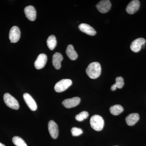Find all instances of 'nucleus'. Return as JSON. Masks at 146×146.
I'll use <instances>...</instances> for the list:
<instances>
[{
	"mask_svg": "<svg viewBox=\"0 0 146 146\" xmlns=\"http://www.w3.org/2000/svg\"><path fill=\"white\" fill-rule=\"evenodd\" d=\"M0 146H5V145H4V144H3L2 143H0Z\"/></svg>",
	"mask_w": 146,
	"mask_h": 146,
	"instance_id": "25",
	"label": "nucleus"
},
{
	"mask_svg": "<svg viewBox=\"0 0 146 146\" xmlns=\"http://www.w3.org/2000/svg\"><path fill=\"white\" fill-rule=\"evenodd\" d=\"M66 53L68 57L71 60H76L78 56L77 53L74 49V46H73V45L71 44L68 45V47H67Z\"/></svg>",
	"mask_w": 146,
	"mask_h": 146,
	"instance_id": "17",
	"label": "nucleus"
},
{
	"mask_svg": "<svg viewBox=\"0 0 146 146\" xmlns=\"http://www.w3.org/2000/svg\"><path fill=\"white\" fill-rule=\"evenodd\" d=\"M115 84L117 88L121 89L124 85L123 78L121 76L116 78V82Z\"/></svg>",
	"mask_w": 146,
	"mask_h": 146,
	"instance_id": "22",
	"label": "nucleus"
},
{
	"mask_svg": "<svg viewBox=\"0 0 146 146\" xmlns=\"http://www.w3.org/2000/svg\"><path fill=\"white\" fill-rule=\"evenodd\" d=\"M89 116V113L86 111H82L78 115H76L75 117L76 119L78 121H82L83 120L86 119Z\"/></svg>",
	"mask_w": 146,
	"mask_h": 146,
	"instance_id": "21",
	"label": "nucleus"
},
{
	"mask_svg": "<svg viewBox=\"0 0 146 146\" xmlns=\"http://www.w3.org/2000/svg\"><path fill=\"white\" fill-rule=\"evenodd\" d=\"M72 82L69 79H64L58 82L54 86L55 91L58 93H60L65 91L72 85Z\"/></svg>",
	"mask_w": 146,
	"mask_h": 146,
	"instance_id": "4",
	"label": "nucleus"
},
{
	"mask_svg": "<svg viewBox=\"0 0 146 146\" xmlns=\"http://www.w3.org/2000/svg\"><path fill=\"white\" fill-rule=\"evenodd\" d=\"M101 70L100 64L98 62H93L86 68V73L90 78L95 79L100 75Z\"/></svg>",
	"mask_w": 146,
	"mask_h": 146,
	"instance_id": "1",
	"label": "nucleus"
},
{
	"mask_svg": "<svg viewBox=\"0 0 146 146\" xmlns=\"http://www.w3.org/2000/svg\"><path fill=\"white\" fill-rule=\"evenodd\" d=\"M71 133L73 136H79L83 133V131L79 128L73 127L71 129Z\"/></svg>",
	"mask_w": 146,
	"mask_h": 146,
	"instance_id": "23",
	"label": "nucleus"
},
{
	"mask_svg": "<svg viewBox=\"0 0 146 146\" xmlns=\"http://www.w3.org/2000/svg\"><path fill=\"white\" fill-rule=\"evenodd\" d=\"M23 98L24 100L30 109L32 111H35L37 109L36 102L30 94L25 93L23 95Z\"/></svg>",
	"mask_w": 146,
	"mask_h": 146,
	"instance_id": "11",
	"label": "nucleus"
},
{
	"mask_svg": "<svg viewBox=\"0 0 146 146\" xmlns=\"http://www.w3.org/2000/svg\"><path fill=\"white\" fill-rule=\"evenodd\" d=\"M123 108L120 105H115L112 106L110 108V113L115 116L119 115L123 111Z\"/></svg>",
	"mask_w": 146,
	"mask_h": 146,
	"instance_id": "19",
	"label": "nucleus"
},
{
	"mask_svg": "<svg viewBox=\"0 0 146 146\" xmlns=\"http://www.w3.org/2000/svg\"><path fill=\"white\" fill-rule=\"evenodd\" d=\"M139 119L140 116L138 113H131L126 117L125 121L128 125L133 126L138 121Z\"/></svg>",
	"mask_w": 146,
	"mask_h": 146,
	"instance_id": "16",
	"label": "nucleus"
},
{
	"mask_svg": "<svg viewBox=\"0 0 146 146\" xmlns=\"http://www.w3.org/2000/svg\"><path fill=\"white\" fill-rule=\"evenodd\" d=\"M25 14L29 20L34 21L36 19V11L34 7L32 5L27 6L25 9Z\"/></svg>",
	"mask_w": 146,
	"mask_h": 146,
	"instance_id": "13",
	"label": "nucleus"
},
{
	"mask_svg": "<svg viewBox=\"0 0 146 146\" xmlns=\"http://www.w3.org/2000/svg\"><path fill=\"white\" fill-rule=\"evenodd\" d=\"M145 39L143 38H139L135 39L131 43L130 48L134 52H138L141 50L143 45H145Z\"/></svg>",
	"mask_w": 146,
	"mask_h": 146,
	"instance_id": "7",
	"label": "nucleus"
},
{
	"mask_svg": "<svg viewBox=\"0 0 146 146\" xmlns=\"http://www.w3.org/2000/svg\"><path fill=\"white\" fill-rule=\"evenodd\" d=\"M79 29L82 32L88 35L94 36L96 34V31L91 26L88 24L82 23L79 25Z\"/></svg>",
	"mask_w": 146,
	"mask_h": 146,
	"instance_id": "14",
	"label": "nucleus"
},
{
	"mask_svg": "<svg viewBox=\"0 0 146 146\" xmlns=\"http://www.w3.org/2000/svg\"><path fill=\"white\" fill-rule=\"evenodd\" d=\"M140 6V1L138 0H133L129 3L126 10L129 14H134L138 10Z\"/></svg>",
	"mask_w": 146,
	"mask_h": 146,
	"instance_id": "12",
	"label": "nucleus"
},
{
	"mask_svg": "<svg viewBox=\"0 0 146 146\" xmlns=\"http://www.w3.org/2000/svg\"><path fill=\"white\" fill-rule=\"evenodd\" d=\"M4 101L8 107L14 110H18L20 107L19 103L15 98L9 93H6L3 96Z\"/></svg>",
	"mask_w": 146,
	"mask_h": 146,
	"instance_id": "3",
	"label": "nucleus"
},
{
	"mask_svg": "<svg viewBox=\"0 0 146 146\" xmlns=\"http://www.w3.org/2000/svg\"><path fill=\"white\" fill-rule=\"evenodd\" d=\"M47 46L50 50H52L55 48L57 44L56 38L54 35H51L48 37L47 40Z\"/></svg>",
	"mask_w": 146,
	"mask_h": 146,
	"instance_id": "18",
	"label": "nucleus"
},
{
	"mask_svg": "<svg viewBox=\"0 0 146 146\" xmlns=\"http://www.w3.org/2000/svg\"><path fill=\"white\" fill-rule=\"evenodd\" d=\"M80 100H81L79 97H74L64 100L62 102V104L66 108H70L78 105L80 103Z\"/></svg>",
	"mask_w": 146,
	"mask_h": 146,
	"instance_id": "8",
	"label": "nucleus"
},
{
	"mask_svg": "<svg viewBox=\"0 0 146 146\" xmlns=\"http://www.w3.org/2000/svg\"><path fill=\"white\" fill-rule=\"evenodd\" d=\"M13 143L17 146H27L25 141L19 136H14L12 138Z\"/></svg>",
	"mask_w": 146,
	"mask_h": 146,
	"instance_id": "20",
	"label": "nucleus"
},
{
	"mask_svg": "<svg viewBox=\"0 0 146 146\" xmlns=\"http://www.w3.org/2000/svg\"><path fill=\"white\" fill-rule=\"evenodd\" d=\"M63 60V56L60 53H55L53 55V65L56 70H59L61 68V62Z\"/></svg>",
	"mask_w": 146,
	"mask_h": 146,
	"instance_id": "15",
	"label": "nucleus"
},
{
	"mask_svg": "<svg viewBox=\"0 0 146 146\" xmlns=\"http://www.w3.org/2000/svg\"><path fill=\"white\" fill-rule=\"evenodd\" d=\"M47 61V56L44 54H40L37 56L35 62V67L37 70H40L44 68Z\"/></svg>",
	"mask_w": 146,
	"mask_h": 146,
	"instance_id": "10",
	"label": "nucleus"
},
{
	"mask_svg": "<svg viewBox=\"0 0 146 146\" xmlns=\"http://www.w3.org/2000/svg\"><path fill=\"white\" fill-rule=\"evenodd\" d=\"M90 123L92 128L97 131H101L104 126V120L99 115H93L90 119Z\"/></svg>",
	"mask_w": 146,
	"mask_h": 146,
	"instance_id": "2",
	"label": "nucleus"
},
{
	"mask_svg": "<svg viewBox=\"0 0 146 146\" xmlns=\"http://www.w3.org/2000/svg\"></svg>",
	"mask_w": 146,
	"mask_h": 146,
	"instance_id": "26",
	"label": "nucleus"
},
{
	"mask_svg": "<svg viewBox=\"0 0 146 146\" xmlns=\"http://www.w3.org/2000/svg\"><path fill=\"white\" fill-rule=\"evenodd\" d=\"M48 129L52 138L56 139L58 135V128L57 124L54 121L51 120L48 124Z\"/></svg>",
	"mask_w": 146,
	"mask_h": 146,
	"instance_id": "9",
	"label": "nucleus"
},
{
	"mask_svg": "<svg viewBox=\"0 0 146 146\" xmlns=\"http://www.w3.org/2000/svg\"><path fill=\"white\" fill-rule=\"evenodd\" d=\"M96 7L100 13H106L110 10L111 3L109 0H102L101 1Z\"/></svg>",
	"mask_w": 146,
	"mask_h": 146,
	"instance_id": "6",
	"label": "nucleus"
},
{
	"mask_svg": "<svg viewBox=\"0 0 146 146\" xmlns=\"http://www.w3.org/2000/svg\"><path fill=\"white\" fill-rule=\"evenodd\" d=\"M117 88L116 85H115V84H114L113 85H112V86H111V90L112 91H115Z\"/></svg>",
	"mask_w": 146,
	"mask_h": 146,
	"instance_id": "24",
	"label": "nucleus"
},
{
	"mask_svg": "<svg viewBox=\"0 0 146 146\" xmlns=\"http://www.w3.org/2000/svg\"><path fill=\"white\" fill-rule=\"evenodd\" d=\"M21 37V31L18 27L13 26L9 31V38L11 43L18 42Z\"/></svg>",
	"mask_w": 146,
	"mask_h": 146,
	"instance_id": "5",
	"label": "nucleus"
}]
</instances>
